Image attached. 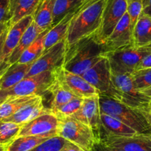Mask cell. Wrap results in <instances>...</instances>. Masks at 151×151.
I'll list each match as a JSON object with an SVG mask.
<instances>
[{
	"mask_svg": "<svg viewBox=\"0 0 151 151\" xmlns=\"http://www.w3.org/2000/svg\"><path fill=\"white\" fill-rule=\"evenodd\" d=\"M107 0L85 1L73 17L66 36L67 50L85 38L95 35L101 24Z\"/></svg>",
	"mask_w": 151,
	"mask_h": 151,
	"instance_id": "6da1fadb",
	"label": "cell"
},
{
	"mask_svg": "<svg viewBox=\"0 0 151 151\" xmlns=\"http://www.w3.org/2000/svg\"><path fill=\"white\" fill-rule=\"evenodd\" d=\"M104 46L95 35L80 40L67 50L62 68L82 76L103 57Z\"/></svg>",
	"mask_w": 151,
	"mask_h": 151,
	"instance_id": "7a4b0ae2",
	"label": "cell"
},
{
	"mask_svg": "<svg viewBox=\"0 0 151 151\" xmlns=\"http://www.w3.org/2000/svg\"><path fill=\"white\" fill-rule=\"evenodd\" d=\"M99 95L101 113L116 119L137 133H151V116L148 112L130 107L103 94Z\"/></svg>",
	"mask_w": 151,
	"mask_h": 151,
	"instance_id": "3957f363",
	"label": "cell"
},
{
	"mask_svg": "<svg viewBox=\"0 0 151 151\" xmlns=\"http://www.w3.org/2000/svg\"><path fill=\"white\" fill-rule=\"evenodd\" d=\"M105 96L130 107L147 112L151 99L135 88L130 74L112 73L110 88Z\"/></svg>",
	"mask_w": 151,
	"mask_h": 151,
	"instance_id": "277c9868",
	"label": "cell"
},
{
	"mask_svg": "<svg viewBox=\"0 0 151 151\" xmlns=\"http://www.w3.org/2000/svg\"><path fill=\"white\" fill-rule=\"evenodd\" d=\"M57 118L59 122L56 136L85 150L92 151L94 145L98 142L91 127L72 116H58Z\"/></svg>",
	"mask_w": 151,
	"mask_h": 151,
	"instance_id": "5b68a950",
	"label": "cell"
},
{
	"mask_svg": "<svg viewBox=\"0 0 151 151\" xmlns=\"http://www.w3.org/2000/svg\"><path fill=\"white\" fill-rule=\"evenodd\" d=\"M56 82V69L24 78L14 86L0 90V102L11 96H42Z\"/></svg>",
	"mask_w": 151,
	"mask_h": 151,
	"instance_id": "8992f818",
	"label": "cell"
},
{
	"mask_svg": "<svg viewBox=\"0 0 151 151\" xmlns=\"http://www.w3.org/2000/svg\"><path fill=\"white\" fill-rule=\"evenodd\" d=\"M151 53V44L130 46L121 50L104 53L108 59L113 74H131L142 59Z\"/></svg>",
	"mask_w": 151,
	"mask_h": 151,
	"instance_id": "52a82bcc",
	"label": "cell"
},
{
	"mask_svg": "<svg viewBox=\"0 0 151 151\" xmlns=\"http://www.w3.org/2000/svg\"><path fill=\"white\" fill-rule=\"evenodd\" d=\"M127 0H107L99 30L95 34L97 41L104 44L127 12Z\"/></svg>",
	"mask_w": 151,
	"mask_h": 151,
	"instance_id": "ba28073f",
	"label": "cell"
},
{
	"mask_svg": "<svg viewBox=\"0 0 151 151\" xmlns=\"http://www.w3.org/2000/svg\"><path fill=\"white\" fill-rule=\"evenodd\" d=\"M67 52L66 40H63L44 53L32 63L26 77L62 67Z\"/></svg>",
	"mask_w": 151,
	"mask_h": 151,
	"instance_id": "9c48e42d",
	"label": "cell"
},
{
	"mask_svg": "<svg viewBox=\"0 0 151 151\" xmlns=\"http://www.w3.org/2000/svg\"><path fill=\"white\" fill-rule=\"evenodd\" d=\"M56 79L64 89L79 98H88L99 93L82 76L69 72L62 67L56 69Z\"/></svg>",
	"mask_w": 151,
	"mask_h": 151,
	"instance_id": "30bf717a",
	"label": "cell"
},
{
	"mask_svg": "<svg viewBox=\"0 0 151 151\" xmlns=\"http://www.w3.org/2000/svg\"><path fill=\"white\" fill-rule=\"evenodd\" d=\"M99 142L123 151H151V133H136L130 136H100Z\"/></svg>",
	"mask_w": 151,
	"mask_h": 151,
	"instance_id": "8fae6325",
	"label": "cell"
},
{
	"mask_svg": "<svg viewBox=\"0 0 151 151\" xmlns=\"http://www.w3.org/2000/svg\"><path fill=\"white\" fill-rule=\"evenodd\" d=\"M133 45H134L133 28L132 27L130 17L126 12L103 44L104 53L121 50Z\"/></svg>",
	"mask_w": 151,
	"mask_h": 151,
	"instance_id": "7c38bea8",
	"label": "cell"
},
{
	"mask_svg": "<svg viewBox=\"0 0 151 151\" xmlns=\"http://www.w3.org/2000/svg\"><path fill=\"white\" fill-rule=\"evenodd\" d=\"M32 22L33 16H27L13 25H10L2 48V62L0 64V75H3L10 67L8 66V59L10 56L16 48L24 31L27 30Z\"/></svg>",
	"mask_w": 151,
	"mask_h": 151,
	"instance_id": "4fadbf2b",
	"label": "cell"
},
{
	"mask_svg": "<svg viewBox=\"0 0 151 151\" xmlns=\"http://www.w3.org/2000/svg\"><path fill=\"white\" fill-rule=\"evenodd\" d=\"M70 116L91 127L95 134L97 142H99L101 109L99 93L83 99L79 110Z\"/></svg>",
	"mask_w": 151,
	"mask_h": 151,
	"instance_id": "5bb4252c",
	"label": "cell"
},
{
	"mask_svg": "<svg viewBox=\"0 0 151 151\" xmlns=\"http://www.w3.org/2000/svg\"><path fill=\"white\" fill-rule=\"evenodd\" d=\"M111 76V68L108 59L103 56L93 66L85 71L82 76L98 91L99 93L105 95L110 88Z\"/></svg>",
	"mask_w": 151,
	"mask_h": 151,
	"instance_id": "9a60e30c",
	"label": "cell"
},
{
	"mask_svg": "<svg viewBox=\"0 0 151 151\" xmlns=\"http://www.w3.org/2000/svg\"><path fill=\"white\" fill-rule=\"evenodd\" d=\"M59 120L49 108L48 111L23 124L18 136H56Z\"/></svg>",
	"mask_w": 151,
	"mask_h": 151,
	"instance_id": "2e32d148",
	"label": "cell"
},
{
	"mask_svg": "<svg viewBox=\"0 0 151 151\" xmlns=\"http://www.w3.org/2000/svg\"><path fill=\"white\" fill-rule=\"evenodd\" d=\"M48 110L49 108L45 107L43 104L42 96H40L33 101L19 109L12 116L2 121L11 122L22 126Z\"/></svg>",
	"mask_w": 151,
	"mask_h": 151,
	"instance_id": "e0dca14e",
	"label": "cell"
},
{
	"mask_svg": "<svg viewBox=\"0 0 151 151\" xmlns=\"http://www.w3.org/2000/svg\"><path fill=\"white\" fill-rule=\"evenodd\" d=\"M133 129L121 122L116 119L101 112V126H100L99 139L101 136H130L136 134Z\"/></svg>",
	"mask_w": 151,
	"mask_h": 151,
	"instance_id": "ac0fdd59",
	"label": "cell"
},
{
	"mask_svg": "<svg viewBox=\"0 0 151 151\" xmlns=\"http://www.w3.org/2000/svg\"><path fill=\"white\" fill-rule=\"evenodd\" d=\"M79 8L68 14L58 24L53 26L49 30L47 34L45 35V37L44 40V51L48 50L49 48L53 47L54 45L57 44L58 42L66 39L71 20H72L73 17L75 15L76 13L77 12Z\"/></svg>",
	"mask_w": 151,
	"mask_h": 151,
	"instance_id": "d6986e66",
	"label": "cell"
},
{
	"mask_svg": "<svg viewBox=\"0 0 151 151\" xmlns=\"http://www.w3.org/2000/svg\"><path fill=\"white\" fill-rule=\"evenodd\" d=\"M42 32V30L39 28L38 26L35 24L34 22H32L27 30L24 31V34L22 36L21 40H19L16 48L10 56L9 59H8V66L17 63L23 52L36 40L39 35Z\"/></svg>",
	"mask_w": 151,
	"mask_h": 151,
	"instance_id": "ffe728a7",
	"label": "cell"
},
{
	"mask_svg": "<svg viewBox=\"0 0 151 151\" xmlns=\"http://www.w3.org/2000/svg\"><path fill=\"white\" fill-rule=\"evenodd\" d=\"M41 0H11L10 25L27 16L33 15Z\"/></svg>",
	"mask_w": 151,
	"mask_h": 151,
	"instance_id": "44dd1931",
	"label": "cell"
},
{
	"mask_svg": "<svg viewBox=\"0 0 151 151\" xmlns=\"http://www.w3.org/2000/svg\"><path fill=\"white\" fill-rule=\"evenodd\" d=\"M55 0H41L33 14V21L42 31L53 27V11Z\"/></svg>",
	"mask_w": 151,
	"mask_h": 151,
	"instance_id": "7402d4cb",
	"label": "cell"
},
{
	"mask_svg": "<svg viewBox=\"0 0 151 151\" xmlns=\"http://www.w3.org/2000/svg\"><path fill=\"white\" fill-rule=\"evenodd\" d=\"M31 64L15 63L8 68L2 75L0 90H6L14 86L26 77Z\"/></svg>",
	"mask_w": 151,
	"mask_h": 151,
	"instance_id": "603a6c76",
	"label": "cell"
},
{
	"mask_svg": "<svg viewBox=\"0 0 151 151\" xmlns=\"http://www.w3.org/2000/svg\"><path fill=\"white\" fill-rule=\"evenodd\" d=\"M40 96H11L0 102V121L8 118L24 107L31 102Z\"/></svg>",
	"mask_w": 151,
	"mask_h": 151,
	"instance_id": "cb8c5ba5",
	"label": "cell"
},
{
	"mask_svg": "<svg viewBox=\"0 0 151 151\" xmlns=\"http://www.w3.org/2000/svg\"><path fill=\"white\" fill-rule=\"evenodd\" d=\"M151 44V17L142 14L133 29L134 46Z\"/></svg>",
	"mask_w": 151,
	"mask_h": 151,
	"instance_id": "d4e9b609",
	"label": "cell"
},
{
	"mask_svg": "<svg viewBox=\"0 0 151 151\" xmlns=\"http://www.w3.org/2000/svg\"><path fill=\"white\" fill-rule=\"evenodd\" d=\"M48 136H22L14 139L8 147V151H30L47 139Z\"/></svg>",
	"mask_w": 151,
	"mask_h": 151,
	"instance_id": "484cf974",
	"label": "cell"
},
{
	"mask_svg": "<svg viewBox=\"0 0 151 151\" xmlns=\"http://www.w3.org/2000/svg\"><path fill=\"white\" fill-rule=\"evenodd\" d=\"M50 29L44 30L40 33L34 42L23 52L17 63L31 64L44 53V40L45 35Z\"/></svg>",
	"mask_w": 151,
	"mask_h": 151,
	"instance_id": "4316f807",
	"label": "cell"
},
{
	"mask_svg": "<svg viewBox=\"0 0 151 151\" xmlns=\"http://www.w3.org/2000/svg\"><path fill=\"white\" fill-rule=\"evenodd\" d=\"M81 0H55L53 11V26L56 25L68 14L81 6Z\"/></svg>",
	"mask_w": 151,
	"mask_h": 151,
	"instance_id": "83f0119b",
	"label": "cell"
},
{
	"mask_svg": "<svg viewBox=\"0 0 151 151\" xmlns=\"http://www.w3.org/2000/svg\"><path fill=\"white\" fill-rule=\"evenodd\" d=\"M48 92H50L53 95V101L51 102L50 110L51 112L55 111L56 110L59 109L64 104L68 103L73 99L76 98V96L70 93L67 90L64 89L60 85H59L57 82L54 83V85L50 88Z\"/></svg>",
	"mask_w": 151,
	"mask_h": 151,
	"instance_id": "f1b7e54d",
	"label": "cell"
},
{
	"mask_svg": "<svg viewBox=\"0 0 151 151\" xmlns=\"http://www.w3.org/2000/svg\"><path fill=\"white\" fill-rule=\"evenodd\" d=\"M22 125L11 122L0 121V145L8 147L19 136Z\"/></svg>",
	"mask_w": 151,
	"mask_h": 151,
	"instance_id": "f546056e",
	"label": "cell"
},
{
	"mask_svg": "<svg viewBox=\"0 0 151 151\" xmlns=\"http://www.w3.org/2000/svg\"><path fill=\"white\" fill-rule=\"evenodd\" d=\"M130 75L138 91H143L151 87V68L136 70Z\"/></svg>",
	"mask_w": 151,
	"mask_h": 151,
	"instance_id": "4dcf8cb0",
	"label": "cell"
},
{
	"mask_svg": "<svg viewBox=\"0 0 151 151\" xmlns=\"http://www.w3.org/2000/svg\"><path fill=\"white\" fill-rule=\"evenodd\" d=\"M83 99L76 97L52 113L56 116H70L79 110Z\"/></svg>",
	"mask_w": 151,
	"mask_h": 151,
	"instance_id": "1f68e13d",
	"label": "cell"
},
{
	"mask_svg": "<svg viewBox=\"0 0 151 151\" xmlns=\"http://www.w3.org/2000/svg\"><path fill=\"white\" fill-rule=\"evenodd\" d=\"M66 142L60 136H53L30 151H60Z\"/></svg>",
	"mask_w": 151,
	"mask_h": 151,
	"instance_id": "d6a6232c",
	"label": "cell"
},
{
	"mask_svg": "<svg viewBox=\"0 0 151 151\" xmlns=\"http://www.w3.org/2000/svg\"><path fill=\"white\" fill-rule=\"evenodd\" d=\"M127 13L130 19L132 27L135 25L143 11V0H127Z\"/></svg>",
	"mask_w": 151,
	"mask_h": 151,
	"instance_id": "836d02e7",
	"label": "cell"
},
{
	"mask_svg": "<svg viewBox=\"0 0 151 151\" xmlns=\"http://www.w3.org/2000/svg\"><path fill=\"white\" fill-rule=\"evenodd\" d=\"M11 0H0V23L10 22Z\"/></svg>",
	"mask_w": 151,
	"mask_h": 151,
	"instance_id": "e575fe53",
	"label": "cell"
},
{
	"mask_svg": "<svg viewBox=\"0 0 151 151\" xmlns=\"http://www.w3.org/2000/svg\"><path fill=\"white\" fill-rule=\"evenodd\" d=\"M92 151H123L122 150L116 149V148L110 147L106 146L104 144L101 143V142H96L94 145Z\"/></svg>",
	"mask_w": 151,
	"mask_h": 151,
	"instance_id": "d590c367",
	"label": "cell"
},
{
	"mask_svg": "<svg viewBox=\"0 0 151 151\" xmlns=\"http://www.w3.org/2000/svg\"><path fill=\"white\" fill-rule=\"evenodd\" d=\"M151 68V53L147 55L146 57L144 58L142 60V62L139 63L136 70H140V69H145V68Z\"/></svg>",
	"mask_w": 151,
	"mask_h": 151,
	"instance_id": "8d00e7d4",
	"label": "cell"
},
{
	"mask_svg": "<svg viewBox=\"0 0 151 151\" xmlns=\"http://www.w3.org/2000/svg\"><path fill=\"white\" fill-rule=\"evenodd\" d=\"M60 151H86L85 150L82 149L79 147L76 146V145H73V144L70 143V142L67 141L66 143L65 144L63 147H62V150Z\"/></svg>",
	"mask_w": 151,
	"mask_h": 151,
	"instance_id": "74e56055",
	"label": "cell"
},
{
	"mask_svg": "<svg viewBox=\"0 0 151 151\" xmlns=\"http://www.w3.org/2000/svg\"><path fill=\"white\" fill-rule=\"evenodd\" d=\"M142 14L151 17V0H143Z\"/></svg>",
	"mask_w": 151,
	"mask_h": 151,
	"instance_id": "f35d334b",
	"label": "cell"
},
{
	"mask_svg": "<svg viewBox=\"0 0 151 151\" xmlns=\"http://www.w3.org/2000/svg\"><path fill=\"white\" fill-rule=\"evenodd\" d=\"M10 25L7 27L5 30V31L3 32V33L2 34L1 37H0V64H1V62H2V48H3V45L4 42H5V36H6L7 32H8V28H9Z\"/></svg>",
	"mask_w": 151,
	"mask_h": 151,
	"instance_id": "ab89813d",
	"label": "cell"
},
{
	"mask_svg": "<svg viewBox=\"0 0 151 151\" xmlns=\"http://www.w3.org/2000/svg\"><path fill=\"white\" fill-rule=\"evenodd\" d=\"M10 25V22H3V23H0V37L2 36V34L3 33V32L5 31V29Z\"/></svg>",
	"mask_w": 151,
	"mask_h": 151,
	"instance_id": "60d3db41",
	"label": "cell"
},
{
	"mask_svg": "<svg viewBox=\"0 0 151 151\" xmlns=\"http://www.w3.org/2000/svg\"><path fill=\"white\" fill-rule=\"evenodd\" d=\"M142 92L143 93H145L146 96H149L150 98H151V87L150 88H147V89L145 90V91H142Z\"/></svg>",
	"mask_w": 151,
	"mask_h": 151,
	"instance_id": "b9f144b4",
	"label": "cell"
},
{
	"mask_svg": "<svg viewBox=\"0 0 151 151\" xmlns=\"http://www.w3.org/2000/svg\"><path fill=\"white\" fill-rule=\"evenodd\" d=\"M148 113H149L151 116V99L150 101L149 104H148Z\"/></svg>",
	"mask_w": 151,
	"mask_h": 151,
	"instance_id": "7bdbcfd3",
	"label": "cell"
},
{
	"mask_svg": "<svg viewBox=\"0 0 151 151\" xmlns=\"http://www.w3.org/2000/svg\"><path fill=\"white\" fill-rule=\"evenodd\" d=\"M0 151H8L6 146H1L0 145Z\"/></svg>",
	"mask_w": 151,
	"mask_h": 151,
	"instance_id": "ee69618b",
	"label": "cell"
},
{
	"mask_svg": "<svg viewBox=\"0 0 151 151\" xmlns=\"http://www.w3.org/2000/svg\"><path fill=\"white\" fill-rule=\"evenodd\" d=\"M2 75H0V88H1V79H2Z\"/></svg>",
	"mask_w": 151,
	"mask_h": 151,
	"instance_id": "f6af8a7d",
	"label": "cell"
},
{
	"mask_svg": "<svg viewBox=\"0 0 151 151\" xmlns=\"http://www.w3.org/2000/svg\"><path fill=\"white\" fill-rule=\"evenodd\" d=\"M82 2H85V1H88V0H81Z\"/></svg>",
	"mask_w": 151,
	"mask_h": 151,
	"instance_id": "bcb514c9",
	"label": "cell"
}]
</instances>
